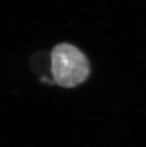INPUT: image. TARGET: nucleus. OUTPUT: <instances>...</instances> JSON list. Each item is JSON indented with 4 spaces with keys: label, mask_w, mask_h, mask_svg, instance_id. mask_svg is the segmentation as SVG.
I'll return each mask as SVG.
<instances>
[{
    "label": "nucleus",
    "mask_w": 146,
    "mask_h": 147,
    "mask_svg": "<svg viewBox=\"0 0 146 147\" xmlns=\"http://www.w3.org/2000/svg\"><path fill=\"white\" fill-rule=\"evenodd\" d=\"M51 71L58 85L74 88L88 78L89 63L85 55L75 47L60 43L51 53Z\"/></svg>",
    "instance_id": "nucleus-1"
}]
</instances>
